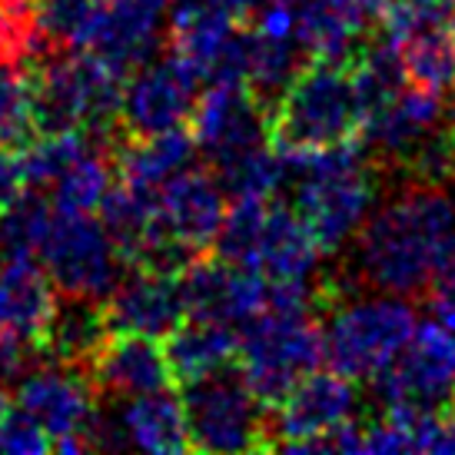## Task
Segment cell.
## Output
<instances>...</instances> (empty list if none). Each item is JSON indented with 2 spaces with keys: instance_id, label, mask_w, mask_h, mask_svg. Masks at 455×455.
I'll list each match as a JSON object with an SVG mask.
<instances>
[{
  "instance_id": "4",
  "label": "cell",
  "mask_w": 455,
  "mask_h": 455,
  "mask_svg": "<svg viewBox=\"0 0 455 455\" xmlns=\"http://www.w3.org/2000/svg\"><path fill=\"white\" fill-rule=\"evenodd\" d=\"M366 107L349 60L309 57L269 110V140L279 153L326 150L353 143Z\"/></svg>"
},
{
  "instance_id": "21",
  "label": "cell",
  "mask_w": 455,
  "mask_h": 455,
  "mask_svg": "<svg viewBox=\"0 0 455 455\" xmlns=\"http://www.w3.org/2000/svg\"><path fill=\"white\" fill-rule=\"evenodd\" d=\"M170 7L173 0H107L103 30L87 53H97L103 64L127 76L156 53L164 27L170 24Z\"/></svg>"
},
{
  "instance_id": "3",
  "label": "cell",
  "mask_w": 455,
  "mask_h": 455,
  "mask_svg": "<svg viewBox=\"0 0 455 455\" xmlns=\"http://www.w3.org/2000/svg\"><path fill=\"white\" fill-rule=\"evenodd\" d=\"M290 203L306 216L319 246L339 253L355 240L369 213L379 203V180L366 147L339 143L326 150L283 153Z\"/></svg>"
},
{
  "instance_id": "33",
  "label": "cell",
  "mask_w": 455,
  "mask_h": 455,
  "mask_svg": "<svg viewBox=\"0 0 455 455\" xmlns=\"http://www.w3.org/2000/svg\"><path fill=\"white\" fill-rule=\"evenodd\" d=\"M432 316L443 319L445 326L455 329V256L449 259L439 279L432 283Z\"/></svg>"
},
{
  "instance_id": "32",
  "label": "cell",
  "mask_w": 455,
  "mask_h": 455,
  "mask_svg": "<svg viewBox=\"0 0 455 455\" xmlns=\"http://www.w3.org/2000/svg\"><path fill=\"white\" fill-rule=\"evenodd\" d=\"M27 190H30V183H27L24 153L11 143H0V213L13 200H20Z\"/></svg>"
},
{
  "instance_id": "7",
  "label": "cell",
  "mask_w": 455,
  "mask_h": 455,
  "mask_svg": "<svg viewBox=\"0 0 455 455\" xmlns=\"http://www.w3.org/2000/svg\"><path fill=\"white\" fill-rule=\"evenodd\" d=\"M124 74L103 64L97 53L57 51L34 67V103L40 133L84 130L107 137L120 127Z\"/></svg>"
},
{
  "instance_id": "11",
  "label": "cell",
  "mask_w": 455,
  "mask_h": 455,
  "mask_svg": "<svg viewBox=\"0 0 455 455\" xmlns=\"http://www.w3.org/2000/svg\"><path fill=\"white\" fill-rule=\"evenodd\" d=\"M13 405L37 419L40 429L51 435L57 452H84L93 449V426H97V389L80 366L51 359L34 363L20 379L13 382Z\"/></svg>"
},
{
  "instance_id": "20",
  "label": "cell",
  "mask_w": 455,
  "mask_h": 455,
  "mask_svg": "<svg viewBox=\"0 0 455 455\" xmlns=\"http://www.w3.org/2000/svg\"><path fill=\"white\" fill-rule=\"evenodd\" d=\"M87 376L93 389L114 403L166 389L177 382L164 342L153 336H140V332H110L100 342V349L90 355Z\"/></svg>"
},
{
  "instance_id": "14",
  "label": "cell",
  "mask_w": 455,
  "mask_h": 455,
  "mask_svg": "<svg viewBox=\"0 0 455 455\" xmlns=\"http://www.w3.org/2000/svg\"><path fill=\"white\" fill-rule=\"evenodd\" d=\"M190 127L200 156H206L213 170H223L233 160L273 143L266 103L240 80L206 84L200 90Z\"/></svg>"
},
{
  "instance_id": "25",
  "label": "cell",
  "mask_w": 455,
  "mask_h": 455,
  "mask_svg": "<svg viewBox=\"0 0 455 455\" xmlns=\"http://www.w3.org/2000/svg\"><path fill=\"white\" fill-rule=\"evenodd\" d=\"M236 326L206 316H187L170 336L164 349L173 369V379L187 386L193 379H203L210 372L236 366Z\"/></svg>"
},
{
  "instance_id": "6",
  "label": "cell",
  "mask_w": 455,
  "mask_h": 455,
  "mask_svg": "<svg viewBox=\"0 0 455 455\" xmlns=\"http://www.w3.org/2000/svg\"><path fill=\"white\" fill-rule=\"evenodd\" d=\"M323 326V363L355 382H372L399 359L419 326L409 296L372 290L349 296L326 309Z\"/></svg>"
},
{
  "instance_id": "28",
  "label": "cell",
  "mask_w": 455,
  "mask_h": 455,
  "mask_svg": "<svg viewBox=\"0 0 455 455\" xmlns=\"http://www.w3.org/2000/svg\"><path fill=\"white\" fill-rule=\"evenodd\" d=\"M114 180L116 164L103 150V140H97L64 166V173L44 190V196L60 213H97L114 187Z\"/></svg>"
},
{
  "instance_id": "17",
  "label": "cell",
  "mask_w": 455,
  "mask_h": 455,
  "mask_svg": "<svg viewBox=\"0 0 455 455\" xmlns=\"http://www.w3.org/2000/svg\"><path fill=\"white\" fill-rule=\"evenodd\" d=\"M127 445L153 455L190 452L187 409H183V395H177L173 386L116 399L114 416H97L93 449H127Z\"/></svg>"
},
{
  "instance_id": "12",
  "label": "cell",
  "mask_w": 455,
  "mask_h": 455,
  "mask_svg": "<svg viewBox=\"0 0 455 455\" xmlns=\"http://www.w3.org/2000/svg\"><path fill=\"white\" fill-rule=\"evenodd\" d=\"M382 409L439 412L455 405V329L443 319H419L412 339L379 379Z\"/></svg>"
},
{
  "instance_id": "2",
  "label": "cell",
  "mask_w": 455,
  "mask_h": 455,
  "mask_svg": "<svg viewBox=\"0 0 455 455\" xmlns=\"http://www.w3.org/2000/svg\"><path fill=\"white\" fill-rule=\"evenodd\" d=\"M316 286L276 283L273 299L236 332V369L266 409L323 363Z\"/></svg>"
},
{
  "instance_id": "34",
  "label": "cell",
  "mask_w": 455,
  "mask_h": 455,
  "mask_svg": "<svg viewBox=\"0 0 455 455\" xmlns=\"http://www.w3.org/2000/svg\"><path fill=\"white\" fill-rule=\"evenodd\" d=\"M206 4H213L216 11H223V13H229L233 20H253L256 17V11L263 7L266 0H206Z\"/></svg>"
},
{
  "instance_id": "26",
  "label": "cell",
  "mask_w": 455,
  "mask_h": 455,
  "mask_svg": "<svg viewBox=\"0 0 455 455\" xmlns=\"http://www.w3.org/2000/svg\"><path fill=\"white\" fill-rule=\"evenodd\" d=\"M107 0H30V24L40 51H93Z\"/></svg>"
},
{
  "instance_id": "13",
  "label": "cell",
  "mask_w": 455,
  "mask_h": 455,
  "mask_svg": "<svg viewBox=\"0 0 455 455\" xmlns=\"http://www.w3.org/2000/svg\"><path fill=\"white\" fill-rule=\"evenodd\" d=\"M359 416V382L336 369H313L276 405L269 422V449L323 452L332 432Z\"/></svg>"
},
{
  "instance_id": "30",
  "label": "cell",
  "mask_w": 455,
  "mask_h": 455,
  "mask_svg": "<svg viewBox=\"0 0 455 455\" xmlns=\"http://www.w3.org/2000/svg\"><path fill=\"white\" fill-rule=\"evenodd\" d=\"M37 137L34 70L20 60H0V143L24 150Z\"/></svg>"
},
{
  "instance_id": "15",
  "label": "cell",
  "mask_w": 455,
  "mask_h": 455,
  "mask_svg": "<svg viewBox=\"0 0 455 455\" xmlns=\"http://www.w3.org/2000/svg\"><path fill=\"white\" fill-rule=\"evenodd\" d=\"M200 80L173 53L150 57L124 76L120 90V130L127 137H153L190 127Z\"/></svg>"
},
{
  "instance_id": "24",
  "label": "cell",
  "mask_w": 455,
  "mask_h": 455,
  "mask_svg": "<svg viewBox=\"0 0 455 455\" xmlns=\"http://www.w3.org/2000/svg\"><path fill=\"white\" fill-rule=\"evenodd\" d=\"M196 156H200V147L187 127L153 133V137H127V143L114 156L116 180H124L137 190L156 193L183 170L196 166Z\"/></svg>"
},
{
  "instance_id": "10",
  "label": "cell",
  "mask_w": 455,
  "mask_h": 455,
  "mask_svg": "<svg viewBox=\"0 0 455 455\" xmlns=\"http://www.w3.org/2000/svg\"><path fill=\"white\" fill-rule=\"evenodd\" d=\"M229 210V193L216 173L200 166L183 170L180 177L156 190V240L160 253L150 266L183 269L200 253L213 250Z\"/></svg>"
},
{
  "instance_id": "9",
  "label": "cell",
  "mask_w": 455,
  "mask_h": 455,
  "mask_svg": "<svg viewBox=\"0 0 455 455\" xmlns=\"http://www.w3.org/2000/svg\"><path fill=\"white\" fill-rule=\"evenodd\" d=\"M40 266L60 296L107 303L116 283L130 269L110 227L100 213H60L53 210L51 233L40 250Z\"/></svg>"
},
{
  "instance_id": "19",
  "label": "cell",
  "mask_w": 455,
  "mask_h": 455,
  "mask_svg": "<svg viewBox=\"0 0 455 455\" xmlns=\"http://www.w3.org/2000/svg\"><path fill=\"white\" fill-rule=\"evenodd\" d=\"M180 273L183 269L130 266L103 303L110 332H140V336L166 339L187 319Z\"/></svg>"
},
{
  "instance_id": "1",
  "label": "cell",
  "mask_w": 455,
  "mask_h": 455,
  "mask_svg": "<svg viewBox=\"0 0 455 455\" xmlns=\"http://www.w3.org/2000/svg\"><path fill=\"white\" fill-rule=\"evenodd\" d=\"M455 256V193L422 183L369 213L353 240V276L369 290L419 296Z\"/></svg>"
},
{
  "instance_id": "35",
  "label": "cell",
  "mask_w": 455,
  "mask_h": 455,
  "mask_svg": "<svg viewBox=\"0 0 455 455\" xmlns=\"http://www.w3.org/2000/svg\"><path fill=\"white\" fill-rule=\"evenodd\" d=\"M445 183L455 193V124L449 127V160H445Z\"/></svg>"
},
{
  "instance_id": "8",
  "label": "cell",
  "mask_w": 455,
  "mask_h": 455,
  "mask_svg": "<svg viewBox=\"0 0 455 455\" xmlns=\"http://www.w3.org/2000/svg\"><path fill=\"white\" fill-rule=\"evenodd\" d=\"M183 409H187L190 452L236 455L269 449L266 405L236 366L187 382Z\"/></svg>"
},
{
  "instance_id": "16",
  "label": "cell",
  "mask_w": 455,
  "mask_h": 455,
  "mask_svg": "<svg viewBox=\"0 0 455 455\" xmlns=\"http://www.w3.org/2000/svg\"><path fill=\"white\" fill-rule=\"evenodd\" d=\"M449 127V110H445V93L405 84L389 100L372 107L363 120V147L372 160L379 164L412 166L419 153L429 147Z\"/></svg>"
},
{
  "instance_id": "27",
  "label": "cell",
  "mask_w": 455,
  "mask_h": 455,
  "mask_svg": "<svg viewBox=\"0 0 455 455\" xmlns=\"http://www.w3.org/2000/svg\"><path fill=\"white\" fill-rule=\"evenodd\" d=\"M107 336H110V323H107L103 303L80 299V296H60L51 329H47V339H44V355L87 369L90 355L100 349Z\"/></svg>"
},
{
  "instance_id": "22",
  "label": "cell",
  "mask_w": 455,
  "mask_h": 455,
  "mask_svg": "<svg viewBox=\"0 0 455 455\" xmlns=\"http://www.w3.org/2000/svg\"><path fill=\"white\" fill-rule=\"evenodd\" d=\"M60 292L34 259L0 263V339H20L44 349Z\"/></svg>"
},
{
  "instance_id": "23",
  "label": "cell",
  "mask_w": 455,
  "mask_h": 455,
  "mask_svg": "<svg viewBox=\"0 0 455 455\" xmlns=\"http://www.w3.org/2000/svg\"><path fill=\"white\" fill-rule=\"evenodd\" d=\"M386 0H313L299 13V44L309 57L353 60Z\"/></svg>"
},
{
  "instance_id": "5",
  "label": "cell",
  "mask_w": 455,
  "mask_h": 455,
  "mask_svg": "<svg viewBox=\"0 0 455 455\" xmlns=\"http://www.w3.org/2000/svg\"><path fill=\"white\" fill-rule=\"evenodd\" d=\"M213 250L220 259L259 269L273 283L316 286L326 250L290 200H229Z\"/></svg>"
},
{
  "instance_id": "31",
  "label": "cell",
  "mask_w": 455,
  "mask_h": 455,
  "mask_svg": "<svg viewBox=\"0 0 455 455\" xmlns=\"http://www.w3.org/2000/svg\"><path fill=\"white\" fill-rule=\"evenodd\" d=\"M51 449V435L20 405L11 403L7 412H0V455H44Z\"/></svg>"
},
{
  "instance_id": "18",
  "label": "cell",
  "mask_w": 455,
  "mask_h": 455,
  "mask_svg": "<svg viewBox=\"0 0 455 455\" xmlns=\"http://www.w3.org/2000/svg\"><path fill=\"white\" fill-rule=\"evenodd\" d=\"M187 316L220 319L240 329L246 319H253L269 299L276 283L266 279L259 269L236 266L227 259H190L180 273Z\"/></svg>"
},
{
  "instance_id": "29",
  "label": "cell",
  "mask_w": 455,
  "mask_h": 455,
  "mask_svg": "<svg viewBox=\"0 0 455 455\" xmlns=\"http://www.w3.org/2000/svg\"><path fill=\"white\" fill-rule=\"evenodd\" d=\"M53 206L44 193L27 190L0 213V263L13 259H34L40 263V250L51 233Z\"/></svg>"
}]
</instances>
